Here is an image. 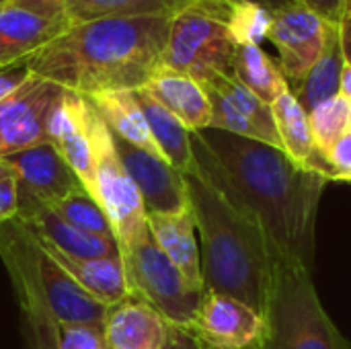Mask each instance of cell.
I'll return each mask as SVG.
<instances>
[{"label":"cell","instance_id":"cell-1","mask_svg":"<svg viewBox=\"0 0 351 349\" xmlns=\"http://www.w3.org/2000/svg\"><path fill=\"white\" fill-rule=\"evenodd\" d=\"M195 173L265 234L282 263L313 272L315 226L329 177L298 167L284 150L206 128L191 132Z\"/></svg>","mask_w":351,"mask_h":349},{"label":"cell","instance_id":"cell-2","mask_svg":"<svg viewBox=\"0 0 351 349\" xmlns=\"http://www.w3.org/2000/svg\"><path fill=\"white\" fill-rule=\"evenodd\" d=\"M169 23L171 14L68 23L25 62V68L84 97L138 91L162 66Z\"/></svg>","mask_w":351,"mask_h":349},{"label":"cell","instance_id":"cell-3","mask_svg":"<svg viewBox=\"0 0 351 349\" xmlns=\"http://www.w3.org/2000/svg\"><path fill=\"white\" fill-rule=\"evenodd\" d=\"M202 255L204 292L230 296L265 317L282 261L261 228L197 173L185 175Z\"/></svg>","mask_w":351,"mask_h":349},{"label":"cell","instance_id":"cell-4","mask_svg":"<svg viewBox=\"0 0 351 349\" xmlns=\"http://www.w3.org/2000/svg\"><path fill=\"white\" fill-rule=\"evenodd\" d=\"M265 329L253 349H351L325 311L311 272L282 263L265 311Z\"/></svg>","mask_w":351,"mask_h":349},{"label":"cell","instance_id":"cell-5","mask_svg":"<svg viewBox=\"0 0 351 349\" xmlns=\"http://www.w3.org/2000/svg\"><path fill=\"white\" fill-rule=\"evenodd\" d=\"M230 8V0H197L171 14L162 66L199 84L230 76L239 47L228 27Z\"/></svg>","mask_w":351,"mask_h":349},{"label":"cell","instance_id":"cell-6","mask_svg":"<svg viewBox=\"0 0 351 349\" xmlns=\"http://www.w3.org/2000/svg\"><path fill=\"white\" fill-rule=\"evenodd\" d=\"M132 296L152 304L171 325L189 327L204 292L193 288L156 245L148 224L119 249Z\"/></svg>","mask_w":351,"mask_h":349},{"label":"cell","instance_id":"cell-7","mask_svg":"<svg viewBox=\"0 0 351 349\" xmlns=\"http://www.w3.org/2000/svg\"><path fill=\"white\" fill-rule=\"evenodd\" d=\"M0 259L19 304L25 349H60L58 325L35 267L33 241L16 220L0 224Z\"/></svg>","mask_w":351,"mask_h":349},{"label":"cell","instance_id":"cell-8","mask_svg":"<svg viewBox=\"0 0 351 349\" xmlns=\"http://www.w3.org/2000/svg\"><path fill=\"white\" fill-rule=\"evenodd\" d=\"M93 160L99 204L107 212L115 241L121 249L146 226V210L115 150L113 132L107 128L97 109L93 117Z\"/></svg>","mask_w":351,"mask_h":349},{"label":"cell","instance_id":"cell-9","mask_svg":"<svg viewBox=\"0 0 351 349\" xmlns=\"http://www.w3.org/2000/svg\"><path fill=\"white\" fill-rule=\"evenodd\" d=\"M337 23L325 19L308 4L294 0L274 10L267 39L278 47L280 70L288 86H296L321 58Z\"/></svg>","mask_w":351,"mask_h":349},{"label":"cell","instance_id":"cell-10","mask_svg":"<svg viewBox=\"0 0 351 349\" xmlns=\"http://www.w3.org/2000/svg\"><path fill=\"white\" fill-rule=\"evenodd\" d=\"M64 88L29 72L27 80L0 101V158L49 144L47 123Z\"/></svg>","mask_w":351,"mask_h":349},{"label":"cell","instance_id":"cell-11","mask_svg":"<svg viewBox=\"0 0 351 349\" xmlns=\"http://www.w3.org/2000/svg\"><path fill=\"white\" fill-rule=\"evenodd\" d=\"M202 86L206 88L212 105L210 128L259 140L282 150L271 105L261 101L243 82H239L234 74L212 78Z\"/></svg>","mask_w":351,"mask_h":349},{"label":"cell","instance_id":"cell-12","mask_svg":"<svg viewBox=\"0 0 351 349\" xmlns=\"http://www.w3.org/2000/svg\"><path fill=\"white\" fill-rule=\"evenodd\" d=\"M93 117L95 105L90 103V99L64 88L60 101L51 111L47 138L49 144L78 175L86 191L99 202L93 160Z\"/></svg>","mask_w":351,"mask_h":349},{"label":"cell","instance_id":"cell-13","mask_svg":"<svg viewBox=\"0 0 351 349\" xmlns=\"http://www.w3.org/2000/svg\"><path fill=\"white\" fill-rule=\"evenodd\" d=\"M187 329L204 348L253 349L263 335L265 321L230 296L204 292L195 319Z\"/></svg>","mask_w":351,"mask_h":349},{"label":"cell","instance_id":"cell-14","mask_svg":"<svg viewBox=\"0 0 351 349\" xmlns=\"http://www.w3.org/2000/svg\"><path fill=\"white\" fill-rule=\"evenodd\" d=\"M115 150L132 177L146 214H177L189 208L185 175L162 156L142 150L113 134Z\"/></svg>","mask_w":351,"mask_h":349},{"label":"cell","instance_id":"cell-15","mask_svg":"<svg viewBox=\"0 0 351 349\" xmlns=\"http://www.w3.org/2000/svg\"><path fill=\"white\" fill-rule=\"evenodd\" d=\"M21 206L16 214V222L33 237L45 241L53 249L76 257V259H97V257H113L119 255V245L115 239L97 237L84 232L64 218H60L47 204L37 200L19 183Z\"/></svg>","mask_w":351,"mask_h":349},{"label":"cell","instance_id":"cell-16","mask_svg":"<svg viewBox=\"0 0 351 349\" xmlns=\"http://www.w3.org/2000/svg\"><path fill=\"white\" fill-rule=\"evenodd\" d=\"M33 241V239H31ZM33 257L37 276L47 298L56 325H101L107 306L84 292L45 251L33 241Z\"/></svg>","mask_w":351,"mask_h":349},{"label":"cell","instance_id":"cell-17","mask_svg":"<svg viewBox=\"0 0 351 349\" xmlns=\"http://www.w3.org/2000/svg\"><path fill=\"white\" fill-rule=\"evenodd\" d=\"M103 333L109 349H165L171 323L152 304L130 294L107 306Z\"/></svg>","mask_w":351,"mask_h":349},{"label":"cell","instance_id":"cell-18","mask_svg":"<svg viewBox=\"0 0 351 349\" xmlns=\"http://www.w3.org/2000/svg\"><path fill=\"white\" fill-rule=\"evenodd\" d=\"M4 160L12 167L16 181L43 204H53L70 193L86 189L51 144L27 148L4 156Z\"/></svg>","mask_w":351,"mask_h":349},{"label":"cell","instance_id":"cell-19","mask_svg":"<svg viewBox=\"0 0 351 349\" xmlns=\"http://www.w3.org/2000/svg\"><path fill=\"white\" fill-rule=\"evenodd\" d=\"M66 19H43L8 2L0 4V72L25 62L66 29Z\"/></svg>","mask_w":351,"mask_h":349},{"label":"cell","instance_id":"cell-20","mask_svg":"<svg viewBox=\"0 0 351 349\" xmlns=\"http://www.w3.org/2000/svg\"><path fill=\"white\" fill-rule=\"evenodd\" d=\"M29 234V232H27ZM41 251H45L84 292H88L95 300H99L105 306H113L130 296L128 282H125V269L121 255L113 257H97V259H76L70 257L45 241L29 234Z\"/></svg>","mask_w":351,"mask_h":349},{"label":"cell","instance_id":"cell-21","mask_svg":"<svg viewBox=\"0 0 351 349\" xmlns=\"http://www.w3.org/2000/svg\"><path fill=\"white\" fill-rule=\"evenodd\" d=\"M142 88L167 111H171L189 132L210 128V97L195 78L160 66Z\"/></svg>","mask_w":351,"mask_h":349},{"label":"cell","instance_id":"cell-22","mask_svg":"<svg viewBox=\"0 0 351 349\" xmlns=\"http://www.w3.org/2000/svg\"><path fill=\"white\" fill-rule=\"evenodd\" d=\"M146 224L160 251L181 272V276L193 288L204 292L199 241L191 208L177 214H146Z\"/></svg>","mask_w":351,"mask_h":349},{"label":"cell","instance_id":"cell-23","mask_svg":"<svg viewBox=\"0 0 351 349\" xmlns=\"http://www.w3.org/2000/svg\"><path fill=\"white\" fill-rule=\"evenodd\" d=\"M271 113L276 121V130L282 142V150L304 169L321 171L331 181V169L327 160L317 152L308 111L300 105V101L294 97L290 86L271 103Z\"/></svg>","mask_w":351,"mask_h":349},{"label":"cell","instance_id":"cell-24","mask_svg":"<svg viewBox=\"0 0 351 349\" xmlns=\"http://www.w3.org/2000/svg\"><path fill=\"white\" fill-rule=\"evenodd\" d=\"M138 103L148 121L150 134L158 146L160 156L179 173L191 175L195 173V158L191 148V132L158 101H154L144 88L136 91Z\"/></svg>","mask_w":351,"mask_h":349},{"label":"cell","instance_id":"cell-25","mask_svg":"<svg viewBox=\"0 0 351 349\" xmlns=\"http://www.w3.org/2000/svg\"><path fill=\"white\" fill-rule=\"evenodd\" d=\"M107 128L121 140L148 150L152 154H158V146L150 134L148 121L144 117V111L138 103L136 91H109L88 97Z\"/></svg>","mask_w":351,"mask_h":349},{"label":"cell","instance_id":"cell-26","mask_svg":"<svg viewBox=\"0 0 351 349\" xmlns=\"http://www.w3.org/2000/svg\"><path fill=\"white\" fill-rule=\"evenodd\" d=\"M343 66H346V58H343V49H341L339 23H337L333 27V31L327 39V45H325L321 58L317 60V64L308 70V74L302 78V82H298L290 91L294 93V97L300 101V105L306 111H313L323 101L339 95Z\"/></svg>","mask_w":351,"mask_h":349},{"label":"cell","instance_id":"cell-27","mask_svg":"<svg viewBox=\"0 0 351 349\" xmlns=\"http://www.w3.org/2000/svg\"><path fill=\"white\" fill-rule=\"evenodd\" d=\"M232 74L267 105H271L288 88V80L284 78L280 66L261 49V45H239Z\"/></svg>","mask_w":351,"mask_h":349},{"label":"cell","instance_id":"cell-28","mask_svg":"<svg viewBox=\"0 0 351 349\" xmlns=\"http://www.w3.org/2000/svg\"><path fill=\"white\" fill-rule=\"evenodd\" d=\"M169 14L162 0H66L64 19L68 23H88L111 16Z\"/></svg>","mask_w":351,"mask_h":349},{"label":"cell","instance_id":"cell-29","mask_svg":"<svg viewBox=\"0 0 351 349\" xmlns=\"http://www.w3.org/2000/svg\"><path fill=\"white\" fill-rule=\"evenodd\" d=\"M60 218H64L66 222H70L72 226L97 234V237H107V239H115L111 220L107 216V212L103 210V206L86 191L80 189L76 193H70L53 204H47Z\"/></svg>","mask_w":351,"mask_h":349},{"label":"cell","instance_id":"cell-30","mask_svg":"<svg viewBox=\"0 0 351 349\" xmlns=\"http://www.w3.org/2000/svg\"><path fill=\"white\" fill-rule=\"evenodd\" d=\"M351 103L341 95L323 101L313 111H308V121L315 138L317 152L327 160V154L335 146V142L350 132Z\"/></svg>","mask_w":351,"mask_h":349},{"label":"cell","instance_id":"cell-31","mask_svg":"<svg viewBox=\"0 0 351 349\" xmlns=\"http://www.w3.org/2000/svg\"><path fill=\"white\" fill-rule=\"evenodd\" d=\"M274 10L261 2L239 0L232 2L228 27L237 45H259L269 35Z\"/></svg>","mask_w":351,"mask_h":349},{"label":"cell","instance_id":"cell-32","mask_svg":"<svg viewBox=\"0 0 351 349\" xmlns=\"http://www.w3.org/2000/svg\"><path fill=\"white\" fill-rule=\"evenodd\" d=\"M60 349H109L101 325H58Z\"/></svg>","mask_w":351,"mask_h":349},{"label":"cell","instance_id":"cell-33","mask_svg":"<svg viewBox=\"0 0 351 349\" xmlns=\"http://www.w3.org/2000/svg\"><path fill=\"white\" fill-rule=\"evenodd\" d=\"M327 165L331 169V181L351 183V130L335 142L327 154Z\"/></svg>","mask_w":351,"mask_h":349},{"label":"cell","instance_id":"cell-34","mask_svg":"<svg viewBox=\"0 0 351 349\" xmlns=\"http://www.w3.org/2000/svg\"><path fill=\"white\" fill-rule=\"evenodd\" d=\"M19 206H21V195H19L16 177L0 181V224L14 220L19 214Z\"/></svg>","mask_w":351,"mask_h":349},{"label":"cell","instance_id":"cell-35","mask_svg":"<svg viewBox=\"0 0 351 349\" xmlns=\"http://www.w3.org/2000/svg\"><path fill=\"white\" fill-rule=\"evenodd\" d=\"M6 2L43 19H64V10H66V0H6Z\"/></svg>","mask_w":351,"mask_h":349},{"label":"cell","instance_id":"cell-36","mask_svg":"<svg viewBox=\"0 0 351 349\" xmlns=\"http://www.w3.org/2000/svg\"><path fill=\"white\" fill-rule=\"evenodd\" d=\"M29 76V70L25 66L8 68L0 72V101H4L12 91H16Z\"/></svg>","mask_w":351,"mask_h":349},{"label":"cell","instance_id":"cell-37","mask_svg":"<svg viewBox=\"0 0 351 349\" xmlns=\"http://www.w3.org/2000/svg\"><path fill=\"white\" fill-rule=\"evenodd\" d=\"M300 2L308 4L319 14L335 23H339V19L348 12V0H300Z\"/></svg>","mask_w":351,"mask_h":349},{"label":"cell","instance_id":"cell-38","mask_svg":"<svg viewBox=\"0 0 351 349\" xmlns=\"http://www.w3.org/2000/svg\"><path fill=\"white\" fill-rule=\"evenodd\" d=\"M165 349H199V344H197V339L191 335L189 329L171 325L169 344H167V348Z\"/></svg>","mask_w":351,"mask_h":349},{"label":"cell","instance_id":"cell-39","mask_svg":"<svg viewBox=\"0 0 351 349\" xmlns=\"http://www.w3.org/2000/svg\"><path fill=\"white\" fill-rule=\"evenodd\" d=\"M339 39H341V49H343V58L346 64L351 66V14L346 12L339 19Z\"/></svg>","mask_w":351,"mask_h":349},{"label":"cell","instance_id":"cell-40","mask_svg":"<svg viewBox=\"0 0 351 349\" xmlns=\"http://www.w3.org/2000/svg\"><path fill=\"white\" fill-rule=\"evenodd\" d=\"M339 95L343 99H348L351 103V66L346 64L343 66V72H341V86H339Z\"/></svg>","mask_w":351,"mask_h":349},{"label":"cell","instance_id":"cell-41","mask_svg":"<svg viewBox=\"0 0 351 349\" xmlns=\"http://www.w3.org/2000/svg\"><path fill=\"white\" fill-rule=\"evenodd\" d=\"M193 2H197V0H162V4H165V8L169 10V14H175V12L187 8V6L193 4Z\"/></svg>","mask_w":351,"mask_h":349},{"label":"cell","instance_id":"cell-42","mask_svg":"<svg viewBox=\"0 0 351 349\" xmlns=\"http://www.w3.org/2000/svg\"><path fill=\"white\" fill-rule=\"evenodd\" d=\"M16 175H14V171H12V167L4 160V158H0V181H4V179H14Z\"/></svg>","mask_w":351,"mask_h":349},{"label":"cell","instance_id":"cell-43","mask_svg":"<svg viewBox=\"0 0 351 349\" xmlns=\"http://www.w3.org/2000/svg\"><path fill=\"white\" fill-rule=\"evenodd\" d=\"M230 2H239V0H230ZM253 2H261L265 6H269L271 10H278V8H282V6H286V4H290L294 0H253Z\"/></svg>","mask_w":351,"mask_h":349},{"label":"cell","instance_id":"cell-44","mask_svg":"<svg viewBox=\"0 0 351 349\" xmlns=\"http://www.w3.org/2000/svg\"><path fill=\"white\" fill-rule=\"evenodd\" d=\"M350 6H351V0H348V8H350Z\"/></svg>","mask_w":351,"mask_h":349},{"label":"cell","instance_id":"cell-45","mask_svg":"<svg viewBox=\"0 0 351 349\" xmlns=\"http://www.w3.org/2000/svg\"><path fill=\"white\" fill-rule=\"evenodd\" d=\"M199 349H212V348H204V346H199Z\"/></svg>","mask_w":351,"mask_h":349},{"label":"cell","instance_id":"cell-46","mask_svg":"<svg viewBox=\"0 0 351 349\" xmlns=\"http://www.w3.org/2000/svg\"><path fill=\"white\" fill-rule=\"evenodd\" d=\"M4 2H6V0H0V4H4Z\"/></svg>","mask_w":351,"mask_h":349},{"label":"cell","instance_id":"cell-47","mask_svg":"<svg viewBox=\"0 0 351 349\" xmlns=\"http://www.w3.org/2000/svg\"><path fill=\"white\" fill-rule=\"evenodd\" d=\"M348 12H350V14H351V6H350V8H348Z\"/></svg>","mask_w":351,"mask_h":349},{"label":"cell","instance_id":"cell-48","mask_svg":"<svg viewBox=\"0 0 351 349\" xmlns=\"http://www.w3.org/2000/svg\"><path fill=\"white\" fill-rule=\"evenodd\" d=\"M350 130H351V117H350Z\"/></svg>","mask_w":351,"mask_h":349}]
</instances>
